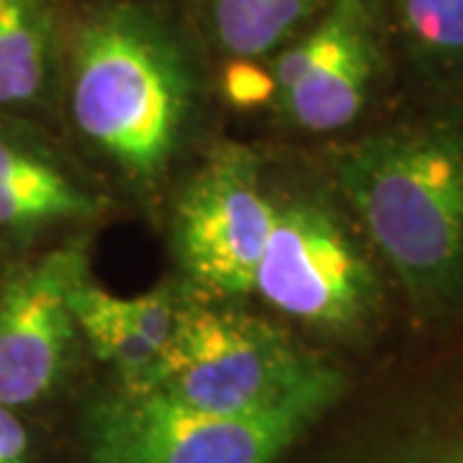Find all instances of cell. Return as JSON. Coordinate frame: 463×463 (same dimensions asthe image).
<instances>
[{
  "mask_svg": "<svg viewBox=\"0 0 463 463\" xmlns=\"http://www.w3.org/2000/svg\"><path fill=\"white\" fill-rule=\"evenodd\" d=\"M206 54L185 0H83L62 60L78 132L129 178L157 181L199 114Z\"/></svg>",
  "mask_w": 463,
  "mask_h": 463,
  "instance_id": "obj_1",
  "label": "cell"
},
{
  "mask_svg": "<svg viewBox=\"0 0 463 463\" xmlns=\"http://www.w3.org/2000/svg\"><path fill=\"white\" fill-rule=\"evenodd\" d=\"M337 178L414 309L463 307V118L368 134L340 155Z\"/></svg>",
  "mask_w": 463,
  "mask_h": 463,
  "instance_id": "obj_2",
  "label": "cell"
},
{
  "mask_svg": "<svg viewBox=\"0 0 463 463\" xmlns=\"http://www.w3.org/2000/svg\"><path fill=\"white\" fill-rule=\"evenodd\" d=\"M343 392L345 376L330 364L273 407L250 414L196 412L118 389L88 407L85 450L90 463H276Z\"/></svg>",
  "mask_w": 463,
  "mask_h": 463,
  "instance_id": "obj_3",
  "label": "cell"
},
{
  "mask_svg": "<svg viewBox=\"0 0 463 463\" xmlns=\"http://www.w3.org/2000/svg\"><path fill=\"white\" fill-rule=\"evenodd\" d=\"M322 365L263 319L181 304L157 364L127 392H149L196 412L250 414L288 397Z\"/></svg>",
  "mask_w": 463,
  "mask_h": 463,
  "instance_id": "obj_4",
  "label": "cell"
},
{
  "mask_svg": "<svg viewBox=\"0 0 463 463\" xmlns=\"http://www.w3.org/2000/svg\"><path fill=\"white\" fill-rule=\"evenodd\" d=\"M252 291L283 315L330 332L365 327L381 301L371 263L340 216L317 199L276 206Z\"/></svg>",
  "mask_w": 463,
  "mask_h": 463,
  "instance_id": "obj_5",
  "label": "cell"
},
{
  "mask_svg": "<svg viewBox=\"0 0 463 463\" xmlns=\"http://www.w3.org/2000/svg\"><path fill=\"white\" fill-rule=\"evenodd\" d=\"M392 52L376 0H330L270 62L273 100L307 132L350 127L371 103Z\"/></svg>",
  "mask_w": 463,
  "mask_h": 463,
  "instance_id": "obj_6",
  "label": "cell"
},
{
  "mask_svg": "<svg viewBox=\"0 0 463 463\" xmlns=\"http://www.w3.org/2000/svg\"><path fill=\"white\" fill-rule=\"evenodd\" d=\"M273 219L258 155L234 142L216 147L183 188L173 216L185 276L219 297L250 294Z\"/></svg>",
  "mask_w": 463,
  "mask_h": 463,
  "instance_id": "obj_7",
  "label": "cell"
},
{
  "mask_svg": "<svg viewBox=\"0 0 463 463\" xmlns=\"http://www.w3.org/2000/svg\"><path fill=\"white\" fill-rule=\"evenodd\" d=\"M83 245L54 250L0 286V407L42 399L75 340L70 288L85 276Z\"/></svg>",
  "mask_w": 463,
  "mask_h": 463,
  "instance_id": "obj_8",
  "label": "cell"
},
{
  "mask_svg": "<svg viewBox=\"0 0 463 463\" xmlns=\"http://www.w3.org/2000/svg\"><path fill=\"white\" fill-rule=\"evenodd\" d=\"M62 0H0V106H33L62 85Z\"/></svg>",
  "mask_w": 463,
  "mask_h": 463,
  "instance_id": "obj_9",
  "label": "cell"
},
{
  "mask_svg": "<svg viewBox=\"0 0 463 463\" xmlns=\"http://www.w3.org/2000/svg\"><path fill=\"white\" fill-rule=\"evenodd\" d=\"M330 0H185L203 47L216 60L270 62L307 32Z\"/></svg>",
  "mask_w": 463,
  "mask_h": 463,
  "instance_id": "obj_10",
  "label": "cell"
},
{
  "mask_svg": "<svg viewBox=\"0 0 463 463\" xmlns=\"http://www.w3.org/2000/svg\"><path fill=\"white\" fill-rule=\"evenodd\" d=\"M392 60L420 83L463 85V0H376Z\"/></svg>",
  "mask_w": 463,
  "mask_h": 463,
  "instance_id": "obj_11",
  "label": "cell"
},
{
  "mask_svg": "<svg viewBox=\"0 0 463 463\" xmlns=\"http://www.w3.org/2000/svg\"><path fill=\"white\" fill-rule=\"evenodd\" d=\"M103 199L83 191L57 165L0 137V227L33 230L70 219H90Z\"/></svg>",
  "mask_w": 463,
  "mask_h": 463,
  "instance_id": "obj_12",
  "label": "cell"
},
{
  "mask_svg": "<svg viewBox=\"0 0 463 463\" xmlns=\"http://www.w3.org/2000/svg\"><path fill=\"white\" fill-rule=\"evenodd\" d=\"M70 309L93 353L111 364L121 376V389L139 386L157 364L160 350L149 343L124 309V298L78 279L70 288Z\"/></svg>",
  "mask_w": 463,
  "mask_h": 463,
  "instance_id": "obj_13",
  "label": "cell"
},
{
  "mask_svg": "<svg viewBox=\"0 0 463 463\" xmlns=\"http://www.w3.org/2000/svg\"><path fill=\"white\" fill-rule=\"evenodd\" d=\"M222 88L227 99L234 103H260L273 99L270 67L265 72L260 70V62H240V60L222 62Z\"/></svg>",
  "mask_w": 463,
  "mask_h": 463,
  "instance_id": "obj_14",
  "label": "cell"
},
{
  "mask_svg": "<svg viewBox=\"0 0 463 463\" xmlns=\"http://www.w3.org/2000/svg\"><path fill=\"white\" fill-rule=\"evenodd\" d=\"M29 461V432L8 407H0V463Z\"/></svg>",
  "mask_w": 463,
  "mask_h": 463,
  "instance_id": "obj_15",
  "label": "cell"
}]
</instances>
